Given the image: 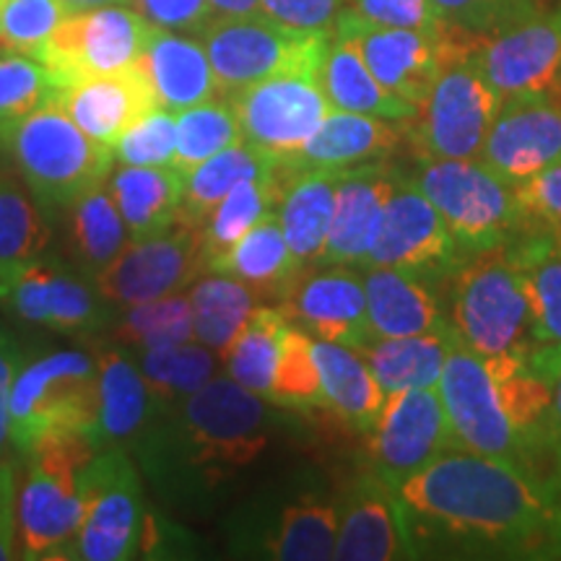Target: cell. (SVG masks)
I'll return each instance as SVG.
<instances>
[{"label": "cell", "mask_w": 561, "mask_h": 561, "mask_svg": "<svg viewBox=\"0 0 561 561\" xmlns=\"http://www.w3.org/2000/svg\"><path fill=\"white\" fill-rule=\"evenodd\" d=\"M83 523L76 559L125 561L146 551L153 538L144 507L140 476L121 447L100 450L83 468Z\"/></svg>", "instance_id": "cell-13"}, {"label": "cell", "mask_w": 561, "mask_h": 561, "mask_svg": "<svg viewBox=\"0 0 561 561\" xmlns=\"http://www.w3.org/2000/svg\"><path fill=\"white\" fill-rule=\"evenodd\" d=\"M70 11H89V9H102V5H130L133 0H66Z\"/></svg>", "instance_id": "cell-59"}, {"label": "cell", "mask_w": 561, "mask_h": 561, "mask_svg": "<svg viewBox=\"0 0 561 561\" xmlns=\"http://www.w3.org/2000/svg\"><path fill=\"white\" fill-rule=\"evenodd\" d=\"M559 500V515H557V528H553V538H551V559H561V494H557Z\"/></svg>", "instance_id": "cell-60"}, {"label": "cell", "mask_w": 561, "mask_h": 561, "mask_svg": "<svg viewBox=\"0 0 561 561\" xmlns=\"http://www.w3.org/2000/svg\"><path fill=\"white\" fill-rule=\"evenodd\" d=\"M53 102L60 104L70 121L91 140L110 146V149L140 117L159 107L157 91H153L144 60L121 73L94 76V79L73 83V87L55 89Z\"/></svg>", "instance_id": "cell-25"}, {"label": "cell", "mask_w": 561, "mask_h": 561, "mask_svg": "<svg viewBox=\"0 0 561 561\" xmlns=\"http://www.w3.org/2000/svg\"><path fill=\"white\" fill-rule=\"evenodd\" d=\"M100 369V405H96V421L91 426L89 439L96 453L107 447H123L130 442H140L151 430L159 416L157 401H153L144 371L130 354L121 348H107L96 356Z\"/></svg>", "instance_id": "cell-26"}, {"label": "cell", "mask_w": 561, "mask_h": 561, "mask_svg": "<svg viewBox=\"0 0 561 561\" xmlns=\"http://www.w3.org/2000/svg\"><path fill=\"white\" fill-rule=\"evenodd\" d=\"M242 130L231 102L208 100L178 112V149H174L172 167L182 178L203 161L229 146L240 144Z\"/></svg>", "instance_id": "cell-45"}, {"label": "cell", "mask_w": 561, "mask_h": 561, "mask_svg": "<svg viewBox=\"0 0 561 561\" xmlns=\"http://www.w3.org/2000/svg\"><path fill=\"white\" fill-rule=\"evenodd\" d=\"M117 335L125 343H133V346L140 348L174 346V343L195 341L191 299L180 291L170 294V297L133 305L121 320Z\"/></svg>", "instance_id": "cell-47"}, {"label": "cell", "mask_w": 561, "mask_h": 561, "mask_svg": "<svg viewBox=\"0 0 561 561\" xmlns=\"http://www.w3.org/2000/svg\"><path fill=\"white\" fill-rule=\"evenodd\" d=\"M151 24L130 5L73 11L42 45L37 58L55 87L121 73L144 58Z\"/></svg>", "instance_id": "cell-14"}, {"label": "cell", "mask_w": 561, "mask_h": 561, "mask_svg": "<svg viewBox=\"0 0 561 561\" xmlns=\"http://www.w3.org/2000/svg\"><path fill=\"white\" fill-rule=\"evenodd\" d=\"M557 19H559V21H561V11H559V13H557Z\"/></svg>", "instance_id": "cell-62"}, {"label": "cell", "mask_w": 561, "mask_h": 561, "mask_svg": "<svg viewBox=\"0 0 561 561\" xmlns=\"http://www.w3.org/2000/svg\"><path fill=\"white\" fill-rule=\"evenodd\" d=\"M312 354L320 371L325 409L335 413V419L343 421L351 432L367 437L385 405V392L369 364L356 348L331 341L312 339Z\"/></svg>", "instance_id": "cell-32"}, {"label": "cell", "mask_w": 561, "mask_h": 561, "mask_svg": "<svg viewBox=\"0 0 561 561\" xmlns=\"http://www.w3.org/2000/svg\"><path fill=\"white\" fill-rule=\"evenodd\" d=\"M333 559H413L405 541L396 489L375 468L356 473L339 496V536H335Z\"/></svg>", "instance_id": "cell-24"}, {"label": "cell", "mask_w": 561, "mask_h": 561, "mask_svg": "<svg viewBox=\"0 0 561 561\" xmlns=\"http://www.w3.org/2000/svg\"><path fill=\"white\" fill-rule=\"evenodd\" d=\"M396 496L413 559H551L557 489L517 462L455 447Z\"/></svg>", "instance_id": "cell-1"}, {"label": "cell", "mask_w": 561, "mask_h": 561, "mask_svg": "<svg viewBox=\"0 0 561 561\" xmlns=\"http://www.w3.org/2000/svg\"><path fill=\"white\" fill-rule=\"evenodd\" d=\"M286 328L289 320L278 307L257 305L231 346L224 351V364L231 380L255 396L268 398Z\"/></svg>", "instance_id": "cell-42"}, {"label": "cell", "mask_w": 561, "mask_h": 561, "mask_svg": "<svg viewBox=\"0 0 561 561\" xmlns=\"http://www.w3.org/2000/svg\"><path fill=\"white\" fill-rule=\"evenodd\" d=\"M502 104L468 55L442 70L416 115L403 123L405 140L421 161L479 159Z\"/></svg>", "instance_id": "cell-12"}, {"label": "cell", "mask_w": 561, "mask_h": 561, "mask_svg": "<svg viewBox=\"0 0 561 561\" xmlns=\"http://www.w3.org/2000/svg\"><path fill=\"white\" fill-rule=\"evenodd\" d=\"M413 182L437 208L466 257L510 244L528 227L515 187L481 159L421 161Z\"/></svg>", "instance_id": "cell-8"}, {"label": "cell", "mask_w": 561, "mask_h": 561, "mask_svg": "<svg viewBox=\"0 0 561 561\" xmlns=\"http://www.w3.org/2000/svg\"><path fill=\"white\" fill-rule=\"evenodd\" d=\"M94 356L62 348L34 356L16 369L9 398V445L24 458L55 432L89 434L100 405Z\"/></svg>", "instance_id": "cell-7"}, {"label": "cell", "mask_w": 561, "mask_h": 561, "mask_svg": "<svg viewBox=\"0 0 561 561\" xmlns=\"http://www.w3.org/2000/svg\"><path fill=\"white\" fill-rule=\"evenodd\" d=\"M401 182L398 172L385 167L382 161L343 170L339 193H335L331 229H328L325 248H322L314 268H325V265H346L356 271L367 268L369 250L380 231L385 206Z\"/></svg>", "instance_id": "cell-23"}, {"label": "cell", "mask_w": 561, "mask_h": 561, "mask_svg": "<svg viewBox=\"0 0 561 561\" xmlns=\"http://www.w3.org/2000/svg\"><path fill=\"white\" fill-rule=\"evenodd\" d=\"M138 367L144 371V380L161 413L174 409L180 401L214 380L216 351L206 348L198 341L144 348Z\"/></svg>", "instance_id": "cell-43"}, {"label": "cell", "mask_w": 561, "mask_h": 561, "mask_svg": "<svg viewBox=\"0 0 561 561\" xmlns=\"http://www.w3.org/2000/svg\"><path fill=\"white\" fill-rule=\"evenodd\" d=\"M367 318L375 339H405L447 331L450 314L442 310L434 284L409 271L371 265L364 268Z\"/></svg>", "instance_id": "cell-29"}, {"label": "cell", "mask_w": 561, "mask_h": 561, "mask_svg": "<svg viewBox=\"0 0 561 561\" xmlns=\"http://www.w3.org/2000/svg\"><path fill=\"white\" fill-rule=\"evenodd\" d=\"M343 170H299L286 182L278 224L301 268L312 271L325 248Z\"/></svg>", "instance_id": "cell-33"}, {"label": "cell", "mask_w": 561, "mask_h": 561, "mask_svg": "<svg viewBox=\"0 0 561 561\" xmlns=\"http://www.w3.org/2000/svg\"><path fill=\"white\" fill-rule=\"evenodd\" d=\"M346 0H261V13L301 32L333 34Z\"/></svg>", "instance_id": "cell-53"}, {"label": "cell", "mask_w": 561, "mask_h": 561, "mask_svg": "<svg viewBox=\"0 0 561 561\" xmlns=\"http://www.w3.org/2000/svg\"><path fill=\"white\" fill-rule=\"evenodd\" d=\"M55 81L30 55H0V157H11L16 130L55 100Z\"/></svg>", "instance_id": "cell-44"}, {"label": "cell", "mask_w": 561, "mask_h": 561, "mask_svg": "<svg viewBox=\"0 0 561 561\" xmlns=\"http://www.w3.org/2000/svg\"><path fill=\"white\" fill-rule=\"evenodd\" d=\"M305 271L289 250L278 214L265 216L248 234H242L229 250L208 263V273H227L244 280L263 301L284 299Z\"/></svg>", "instance_id": "cell-31"}, {"label": "cell", "mask_w": 561, "mask_h": 561, "mask_svg": "<svg viewBox=\"0 0 561 561\" xmlns=\"http://www.w3.org/2000/svg\"><path fill=\"white\" fill-rule=\"evenodd\" d=\"M339 496L314 476L263 491L234 512L229 549L234 557L325 561L335 557Z\"/></svg>", "instance_id": "cell-5"}, {"label": "cell", "mask_w": 561, "mask_h": 561, "mask_svg": "<svg viewBox=\"0 0 561 561\" xmlns=\"http://www.w3.org/2000/svg\"><path fill=\"white\" fill-rule=\"evenodd\" d=\"M528 227H549L561 231V159L536 178L515 187Z\"/></svg>", "instance_id": "cell-52"}, {"label": "cell", "mask_w": 561, "mask_h": 561, "mask_svg": "<svg viewBox=\"0 0 561 561\" xmlns=\"http://www.w3.org/2000/svg\"><path fill=\"white\" fill-rule=\"evenodd\" d=\"M198 37L214 66L219 94L229 96L278 76L320 79L333 34L291 30L255 13L242 19H214Z\"/></svg>", "instance_id": "cell-9"}, {"label": "cell", "mask_w": 561, "mask_h": 561, "mask_svg": "<svg viewBox=\"0 0 561 561\" xmlns=\"http://www.w3.org/2000/svg\"><path fill=\"white\" fill-rule=\"evenodd\" d=\"M450 325L481 356L530 346V305L510 248L479 252L450 278Z\"/></svg>", "instance_id": "cell-10"}, {"label": "cell", "mask_w": 561, "mask_h": 561, "mask_svg": "<svg viewBox=\"0 0 561 561\" xmlns=\"http://www.w3.org/2000/svg\"><path fill=\"white\" fill-rule=\"evenodd\" d=\"M280 167H284V159L257 149L242 138L240 144L214 153L185 174V198H182L180 216L203 227L210 210L219 206L240 182L278 172Z\"/></svg>", "instance_id": "cell-38"}, {"label": "cell", "mask_w": 561, "mask_h": 561, "mask_svg": "<svg viewBox=\"0 0 561 561\" xmlns=\"http://www.w3.org/2000/svg\"><path fill=\"white\" fill-rule=\"evenodd\" d=\"M50 240L42 208L9 172H0V284L39 261Z\"/></svg>", "instance_id": "cell-41"}, {"label": "cell", "mask_w": 561, "mask_h": 561, "mask_svg": "<svg viewBox=\"0 0 561 561\" xmlns=\"http://www.w3.org/2000/svg\"><path fill=\"white\" fill-rule=\"evenodd\" d=\"M333 34L348 39L359 50L371 76L390 94L416 104V110L430 96L442 70L455 60L468 58L481 39L458 26L437 34L405 30V26H382L351 9L341 11Z\"/></svg>", "instance_id": "cell-11"}, {"label": "cell", "mask_w": 561, "mask_h": 561, "mask_svg": "<svg viewBox=\"0 0 561 561\" xmlns=\"http://www.w3.org/2000/svg\"><path fill=\"white\" fill-rule=\"evenodd\" d=\"M70 13L66 0H0V50L37 58Z\"/></svg>", "instance_id": "cell-48"}, {"label": "cell", "mask_w": 561, "mask_h": 561, "mask_svg": "<svg viewBox=\"0 0 561 561\" xmlns=\"http://www.w3.org/2000/svg\"><path fill=\"white\" fill-rule=\"evenodd\" d=\"M479 159L512 187L549 170L561 159V102L549 96L504 102Z\"/></svg>", "instance_id": "cell-22"}, {"label": "cell", "mask_w": 561, "mask_h": 561, "mask_svg": "<svg viewBox=\"0 0 561 561\" xmlns=\"http://www.w3.org/2000/svg\"><path fill=\"white\" fill-rule=\"evenodd\" d=\"M107 187L130 231V240H144L170 227L180 216L185 198V178L174 167L121 164Z\"/></svg>", "instance_id": "cell-35"}, {"label": "cell", "mask_w": 561, "mask_h": 561, "mask_svg": "<svg viewBox=\"0 0 561 561\" xmlns=\"http://www.w3.org/2000/svg\"><path fill=\"white\" fill-rule=\"evenodd\" d=\"M551 483H553V489H557V494H561V460L553 462V468H551Z\"/></svg>", "instance_id": "cell-61"}, {"label": "cell", "mask_w": 561, "mask_h": 561, "mask_svg": "<svg viewBox=\"0 0 561 561\" xmlns=\"http://www.w3.org/2000/svg\"><path fill=\"white\" fill-rule=\"evenodd\" d=\"M371 468L392 489L442 453L455 450V437L437 388L403 390L385 398L367 434Z\"/></svg>", "instance_id": "cell-17"}, {"label": "cell", "mask_w": 561, "mask_h": 561, "mask_svg": "<svg viewBox=\"0 0 561 561\" xmlns=\"http://www.w3.org/2000/svg\"><path fill=\"white\" fill-rule=\"evenodd\" d=\"M278 310L291 325L318 341L359 348L375 339L367 318L364 280L356 268L346 265L305 271L278 301Z\"/></svg>", "instance_id": "cell-21"}, {"label": "cell", "mask_w": 561, "mask_h": 561, "mask_svg": "<svg viewBox=\"0 0 561 561\" xmlns=\"http://www.w3.org/2000/svg\"><path fill=\"white\" fill-rule=\"evenodd\" d=\"M104 305L107 301L81 273L47 255L0 284V310L68 335L94 333L107 325L110 312Z\"/></svg>", "instance_id": "cell-20"}, {"label": "cell", "mask_w": 561, "mask_h": 561, "mask_svg": "<svg viewBox=\"0 0 561 561\" xmlns=\"http://www.w3.org/2000/svg\"><path fill=\"white\" fill-rule=\"evenodd\" d=\"M507 248L528 294V348L561 364V231L530 224Z\"/></svg>", "instance_id": "cell-27"}, {"label": "cell", "mask_w": 561, "mask_h": 561, "mask_svg": "<svg viewBox=\"0 0 561 561\" xmlns=\"http://www.w3.org/2000/svg\"><path fill=\"white\" fill-rule=\"evenodd\" d=\"M289 178V170L280 167L278 172L244 180L210 210L201 227L208 263L224 250H229L242 234H248L257 221L268 214H276Z\"/></svg>", "instance_id": "cell-40"}, {"label": "cell", "mask_w": 561, "mask_h": 561, "mask_svg": "<svg viewBox=\"0 0 561 561\" xmlns=\"http://www.w3.org/2000/svg\"><path fill=\"white\" fill-rule=\"evenodd\" d=\"M203 273H208V257L201 224L178 216L159 234L130 240L117 261L94 278V289L107 305L133 307L185 291Z\"/></svg>", "instance_id": "cell-15"}, {"label": "cell", "mask_w": 561, "mask_h": 561, "mask_svg": "<svg viewBox=\"0 0 561 561\" xmlns=\"http://www.w3.org/2000/svg\"><path fill=\"white\" fill-rule=\"evenodd\" d=\"M466 261L460 244L416 182H401L385 206L367 268L388 265L437 286L442 280H450Z\"/></svg>", "instance_id": "cell-16"}, {"label": "cell", "mask_w": 561, "mask_h": 561, "mask_svg": "<svg viewBox=\"0 0 561 561\" xmlns=\"http://www.w3.org/2000/svg\"><path fill=\"white\" fill-rule=\"evenodd\" d=\"M320 83L333 110L359 112V115L382 117L392 123H409L416 115V104L390 94L380 81L371 76L359 50L348 39L333 34L325 62L320 70Z\"/></svg>", "instance_id": "cell-36"}, {"label": "cell", "mask_w": 561, "mask_h": 561, "mask_svg": "<svg viewBox=\"0 0 561 561\" xmlns=\"http://www.w3.org/2000/svg\"><path fill=\"white\" fill-rule=\"evenodd\" d=\"M21 364V348L16 339L9 331L0 328V460L9 445V398H11V382Z\"/></svg>", "instance_id": "cell-56"}, {"label": "cell", "mask_w": 561, "mask_h": 561, "mask_svg": "<svg viewBox=\"0 0 561 561\" xmlns=\"http://www.w3.org/2000/svg\"><path fill=\"white\" fill-rule=\"evenodd\" d=\"M11 157L26 191L47 214L68 210L104 185L115 164V151L91 140L55 102L21 125L13 136Z\"/></svg>", "instance_id": "cell-6"}, {"label": "cell", "mask_w": 561, "mask_h": 561, "mask_svg": "<svg viewBox=\"0 0 561 561\" xmlns=\"http://www.w3.org/2000/svg\"><path fill=\"white\" fill-rule=\"evenodd\" d=\"M348 9L382 26H405L434 34L455 26L442 16L434 0H348Z\"/></svg>", "instance_id": "cell-51"}, {"label": "cell", "mask_w": 561, "mask_h": 561, "mask_svg": "<svg viewBox=\"0 0 561 561\" xmlns=\"http://www.w3.org/2000/svg\"><path fill=\"white\" fill-rule=\"evenodd\" d=\"M16 468L0 460V561L16 557Z\"/></svg>", "instance_id": "cell-55"}, {"label": "cell", "mask_w": 561, "mask_h": 561, "mask_svg": "<svg viewBox=\"0 0 561 561\" xmlns=\"http://www.w3.org/2000/svg\"><path fill=\"white\" fill-rule=\"evenodd\" d=\"M96 455L89 434L55 432L30 453L16 494V551L21 559H76L83 523V468Z\"/></svg>", "instance_id": "cell-4"}, {"label": "cell", "mask_w": 561, "mask_h": 561, "mask_svg": "<svg viewBox=\"0 0 561 561\" xmlns=\"http://www.w3.org/2000/svg\"><path fill=\"white\" fill-rule=\"evenodd\" d=\"M227 100L237 112L242 138L280 159L299 151L333 112L314 76H278L234 91Z\"/></svg>", "instance_id": "cell-18"}, {"label": "cell", "mask_w": 561, "mask_h": 561, "mask_svg": "<svg viewBox=\"0 0 561 561\" xmlns=\"http://www.w3.org/2000/svg\"><path fill=\"white\" fill-rule=\"evenodd\" d=\"M130 231L112 201L107 182L68 208V252L73 268L94 280L128 248Z\"/></svg>", "instance_id": "cell-37"}, {"label": "cell", "mask_w": 561, "mask_h": 561, "mask_svg": "<svg viewBox=\"0 0 561 561\" xmlns=\"http://www.w3.org/2000/svg\"><path fill=\"white\" fill-rule=\"evenodd\" d=\"M453 328L405 339H371L356 351L369 364L385 398L403 390L437 388L450 351L458 346Z\"/></svg>", "instance_id": "cell-34"}, {"label": "cell", "mask_w": 561, "mask_h": 561, "mask_svg": "<svg viewBox=\"0 0 561 561\" xmlns=\"http://www.w3.org/2000/svg\"><path fill=\"white\" fill-rule=\"evenodd\" d=\"M187 299L193 307L195 341L221 356L257 307V294L227 273H203Z\"/></svg>", "instance_id": "cell-39"}, {"label": "cell", "mask_w": 561, "mask_h": 561, "mask_svg": "<svg viewBox=\"0 0 561 561\" xmlns=\"http://www.w3.org/2000/svg\"><path fill=\"white\" fill-rule=\"evenodd\" d=\"M434 5L450 24L476 37H489L538 16L533 0H434Z\"/></svg>", "instance_id": "cell-50"}, {"label": "cell", "mask_w": 561, "mask_h": 561, "mask_svg": "<svg viewBox=\"0 0 561 561\" xmlns=\"http://www.w3.org/2000/svg\"><path fill=\"white\" fill-rule=\"evenodd\" d=\"M268 401L284 405L289 411L325 409L320 371L312 354V335H307L301 328L291 325V322L286 328L284 341H280V354L276 371H273Z\"/></svg>", "instance_id": "cell-46"}, {"label": "cell", "mask_w": 561, "mask_h": 561, "mask_svg": "<svg viewBox=\"0 0 561 561\" xmlns=\"http://www.w3.org/2000/svg\"><path fill=\"white\" fill-rule=\"evenodd\" d=\"M549 455L551 468L553 462L561 460V369L553 382V401H551V419H549Z\"/></svg>", "instance_id": "cell-57"}, {"label": "cell", "mask_w": 561, "mask_h": 561, "mask_svg": "<svg viewBox=\"0 0 561 561\" xmlns=\"http://www.w3.org/2000/svg\"><path fill=\"white\" fill-rule=\"evenodd\" d=\"M286 411L229 375L214 377L174 409L161 411L138 447H146L153 473L187 468L203 486H216L257 466L276 447L294 426Z\"/></svg>", "instance_id": "cell-3"}, {"label": "cell", "mask_w": 561, "mask_h": 561, "mask_svg": "<svg viewBox=\"0 0 561 561\" xmlns=\"http://www.w3.org/2000/svg\"><path fill=\"white\" fill-rule=\"evenodd\" d=\"M214 19H242L261 13V0H208Z\"/></svg>", "instance_id": "cell-58"}, {"label": "cell", "mask_w": 561, "mask_h": 561, "mask_svg": "<svg viewBox=\"0 0 561 561\" xmlns=\"http://www.w3.org/2000/svg\"><path fill=\"white\" fill-rule=\"evenodd\" d=\"M401 140H405L403 123L333 110L299 151L284 157V167L291 174L299 170H351L388 159Z\"/></svg>", "instance_id": "cell-28"}, {"label": "cell", "mask_w": 561, "mask_h": 561, "mask_svg": "<svg viewBox=\"0 0 561 561\" xmlns=\"http://www.w3.org/2000/svg\"><path fill=\"white\" fill-rule=\"evenodd\" d=\"M178 149V112L157 107L123 133L112 146L115 159L125 167H172Z\"/></svg>", "instance_id": "cell-49"}, {"label": "cell", "mask_w": 561, "mask_h": 561, "mask_svg": "<svg viewBox=\"0 0 561 561\" xmlns=\"http://www.w3.org/2000/svg\"><path fill=\"white\" fill-rule=\"evenodd\" d=\"M144 68L157 91L159 107L182 112L219 96L214 66L201 37L151 26L144 50Z\"/></svg>", "instance_id": "cell-30"}, {"label": "cell", "mask_w": 561, "mask_h": 561, "mask_svg": "<svg viewBox=\"0 0 561 561\" xmlns=\"http://www.w3.org/2000/svg\"><path fill=\"white\" fill-rule=\"evenodd\" d=\"M133 9L159 30L201 34L214 21L208 0H133Z\"/></svg>", "instance_id": "cell-54"}, {"label": "cell", "mask_w": 561, "mask_h": 561, "mask_svg": "<svg viewBox=\"0 0 561 561\" xmlns=\"http://www.w3.org/2000/svg\"><path fill=\"white\" fill-rule=\"evenodd\" d=\"M481 76L502 102L549 96L561 102V21L533 16L489 37L471 53Z\"/></svg>", "instance_id": "cell-19"}, {"label": "cell", "mask_w": 561, "mask_h": 561, "mask_svg": "<svg viewBox=\"0 0 561 561\" xmlns=\"http://www.w3.org/2000/svg\"><path fill=\"white\" fill-rule=\"evenodd\" d=\"M553 382L557 377L528 348L481 356L458 343L437 385L458 450L517 462L551 479Z\"/></svg>", "instance_id": "cell-2"}]
</instances>
